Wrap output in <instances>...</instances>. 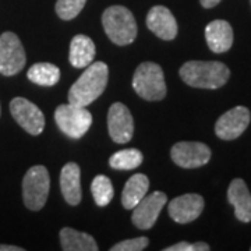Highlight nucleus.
Returning a JSON list of instances; mask_svg holds the SVG:
<instances>
[{"label": "nucleus", "instance_id": "nucleus-5", "mask_svg": "<svg viewBox=\"0 0 251 251\" xmlns=\"http://www.w3.org/2000/svg\"><path fill=\"white\" fill-rule=\"evenodd\" d=\"M50 187L49 172L45 166L38 165L29 168L23 179L24 204L31 211H39L45 205Z\"/></svg>", "mask_w": 251, "mask_h": 251}, {"label": "nucleus", "instance_id": "nucleus-14", "mask_svg": "<svg viewBox=\"0 0 251 251\" xmlns=\"http://www.w3.org/2000/svg\"><path fill=\"white\" fill-rule=\"evenodd\" d=\"M147 27L158 38L163 41H172L177 35V23L171 10L165 6H155L148 11Z\"/></svg>", "mask_w": 251, "mask_h": 251}, {"label": "nucleus", "instance_id": "nucleus-21", "mask_svg": "<svg viewBox=\"0 0 251 251\" xmlns=\"http://www.w3.org/2000/svg\"><path fill=\"white\" fill-rule=\"evenodd\" d=\"M28 80L41 87H53L60 80V70L52 63H36L29 67Z\"/></svg>", "mask_w": 251, "mask_h": 251}, {"label": "nucleus", "instance_id": "nucleus-23", "mask_svg": "<svg viewBox=\"0 0 251 251\" xmlns=\"http://www.w3.org/2000/svg\"><path fill=\"white\" fill-rule=\"evenodd\" d=\"M91 191H92V196H94L97 205L99 206L108 205L109 202L112 201V198H113V194H115L112 181L103 175H98L95 179L92 180Z\"/></svg>", "mask_w": 251, "mask_h": 251}, {"label": "nucleus", "instance_id": "nucleus-8", "mask_svg": "<svg viewBox=\"0 0 251 251\" xmlns=\"http://www.w3.org/2000/svg\"><path fill=\"white\" fill-rule=\"evenodd\" d=\"M11 116L27 133L39 135L45 128V116L35 103L25 98H14L10 102Z\"/></svg>", "mask_w": 251, "mask_h": 251}, {"label": "nucleus", "instance_id": "nucleus-20", "mask_svg": "<svg viewBox=\"0 0 251 251\" xmlns=\"http://www.w3.org/2000/svg\"><path fill=\"white\" fill-rule=\"evenodd\" d=\"M60 242L64 251H97L98 244L88 233L78 232L72 227H63L60 230Z\"/></svg>", "mask_w": 251, "mask_h": 251}, {"label": "nucleus", "instance_id": "nucleus-28", "mask_svg": "<svg viewBox=\"0 0 251 251\" xmlns=\"http://www.w3.org/2000/svg\"><path fill=\"white\" fill-rule=\"evenodd\" d=\"M0 251H24V249L17 246H7V244H0Z\"/></svg>", "mask_w": 251, "mask_h": 251}, {"label": "nucleus", "instance_id": "nucleus-26", "mask_svg": "<svg viewBox=\"0 0 251 251\" xmlns=\"http://www.w3.org/2000/svg\"><path fill=\"white\" fill-rule=\"evenodd\" d=\"M165 251H196V244L187 242H180L173 244L171 247H166Z\"/></svg>", "mask_w": 251, "mask_h": 251}, {"label": "nucleus", "instance_id": "nucleus-11", "mask_svg": "<svg viewBox=\"0 0 251 251\" xmlns=\"http://www.w3.org/2000/svg\"><path fill=\"white\" fill-rule=\"evenodd\" d=\"M250 110L246 106L230 109L218 119L215 125L216 135L225 141L236 140L246 131L250 125Z\"/></svg>", "mask_w": 251, "mask_h": 251}, {"label": "nucleus", "instance_id": "nucleus-24", "mask_svg": "<svg viewBox=\"0 0 251 251\" xmlns=\"http://www.w3.org/2000/svg\"><path fill=\"white\" fill-rule=\"evenodd\" d=\"M85 3H87V0H57L56 1V14L64 21L73 20L80 14Z\"/></svg>", "mask_w": 251, "mask_h": 251}, {"label": "nucleus", "instance_id": "nucleus-15", "mask_svg": "<svg viewBox=\"0 0 251 251\" xmlns=\"http://www.w3.org/2000/svg\"><path fill=\"white\" fill-rule=\"evenodd\" d=\"M208 48L214 53H225L233 45V29L225 20H214L205 28Z\"/></svg>", "mask_w": 251, "mask_h": 251}, {"label": "nucleus", "instance_id": "nucleus-22", "mask_svg": "<svg viewBox=\"0 0 251 251\" xmlns=\"http://www.w3.org/2000/svg\"><path fill=\"white\" fill-rule=\"evenodd\" d=\"M143 163V153L135 148H127L115 152L109 158L110 168L117 171H131Z\"/></svg>", "mask_w": 251, "mask_h": 251}, {"label": "nucleus", "instance_id": "nucleus-3", "mask_svg": "<svg viewBox=\"0 0 251 251\" xmlns=\"http://www.w3.org/2000/svg\"><path fill=\"white\" fill-rule=\"evenodd\" d=\"M102 24L106 35L115 45H130L137 38L134 16L123 6H110L105 10L102 14Z\"/></svg>", "mask_w": 251, "mask_h": 251}, {"label": "nucleus", "instance_id": "nucleus-2", "mask_svg": "<svg viewBox=\"0 0 251 251\" xmlns=\"http://www.w3.org/2000/svg\"><path fill=\"white\" fill-rule=\"evenodd\" d=\"M180 77L190 87L202 90H216L224 87L230 77L226 64L221 62L191 60L180 67Z\"/></svg>", "mask_w": 251, "mask_h": 251}, {"label": "nucleus", "instance_id": "nucleus-7", "mask_svg": "<svg viewBox=\"0 0 251 251\" xmlns=\"http://www.w3.org/2000/svg\"><path fill=\"white\" fill-rule=\"evenodd\" d=\"M27 57L20 38L13 32L0 35V74L11 77L23 70Z\"/></svg>", "mask_w": 251, "mask_h": 251}, {"label": "nucleus", "instance_id": "nucleus-29", "mask_svg": "<svg viewBox=\"0 0 251 251\" xmlns=\"http://www.w3.org/2000/svg\"><path fill=\"white\" fill-rule=\"evenodd\" d=\"M250 3H251V0H250Z\"/></svg>", "mask_w": 251, "mask_h": 251}, {"label": "nucleus", "instance_id": "nucleus-25", "mask_svg": "<svg viewBox=\"0 0 251 251\" xmlns=\"http://www.w3.org/2000/svg\"><path fill=\"white\" fill-rule=\"evenodd\" d=\"M150 244L148 237H135V239H128L125 242L116 243L110 250L112 251H141L147 249Z\"/></svg>", "mask_w": 251, "mask_h": 251}, {"label": "nucleus", "instance_id": "nucleus-18", "mask_svg": "<svg viewBox=\"0 0 251 251\" xmlns=\"http://www.w3.org/2000/svg\"><path fill=\"white\" fill-rule=\"evenodd\" d=\"M95 57V44L90 36L75 35L70 44V63L75 69H82L90 66Z\"/></svg>", "mask_w": 251, "mask_h": 251}, {"label": "nucleus", "instance_id": "nucleus-12", "mask_svg": "<svg viewBox=\"0 0 251 251\" xmlns=\"http://www.w3.org/2000/svg\"><path fill=\"white\" fill-rule=\"evenodd\" d=\"M108 128L110 138L117 144L128 143L134 133V120L128 108L116 102L108 112Z\"/></svg>", "mask_w": 251, "mask_h": 251}, {"label": "nucleus", "instance_id": "nucleus-1", "mask_svg": "<svg viewBox=\"0 0 251 251\" xmlns=\"http://www.w3.org/2000/svg\"><path fill=\"white\" fill-rule=\"evenodd\" d=\"M109 77L108 66L103 62L91 63L69 91V102L88 106L103 94Z\"/></svg>", "mask_w": 251, "mask_h": 251}, {"label": "nucleus", "instance_id": "nucleus-27", "mask_svg": "<svg viewBox=\"0 0 251 251\" xmlns=\"http://www.w3.org/2000/svg\"><path fill=\"white\" fill-rule=\"evenodd\" d=\"M221 1L222 0H200L201 6L205 7V9H212V7H215L216 4H219Z\"/></svg>", "mask_w": 251, "mask_h": 251}, {"label": "nucleus", "instance_id": "nucleus-10", "mask_svg": "<svg viewBox=\"0 0 251 251\" xmlns=\"http://www.w3.org/2000/svg\"><path fill=\"white\" fill-rule=\"evenodd\" d=\"M166 201H168V197L162 191H153L151 194L145 196L133 208V215H131L133 224L141 230L151 229L156 222Z\"/></svg>", "mask_w": 251, "mask_h": 251}, {"label": "nucleus", "instance_id": "nucleus-16", "mask_svg": "<svg viewBox=\"0 0 251 251\" xmlns=\"http://www.w3.org/2000/svg\"><path fill=\"white\" fill-rule=\"evenodd\" d=\"M227 200L234 206V215L243 222H251V194L246 181L234 179L227 188Z\"/></svg>", "mask_w": 251, "mask_h": 251}, {"label": "nucleus", "instance_id": "nucleus-4", "mask_svg": "<svg viewBox=\"0 0 251 251\" xmlns=\"http://www.w3.org/2000/svg\"><path fill=\"white\" fill-rule=\"evenodd\" d=\"M133 88L145 100H161L166 95V82L161 66L152 62L141 63L133 77Z\"/></svg>", "mask_w": 251, "mask_h": 251}, {"label": "nucleus", "instance_id": "nucleus-13", "mask_svg": "<svg viewBox=\"0 0 251 251\" xmlns=\"http://www.w3.org/2000/svg\"><path fill=\"white\" fill-rule=\"evenodd\" d=\"M204 198L200 194H183L173 198L169 204V216L177 224H190L204 211Z\"/></svg>", "mask_w": 251, "mask_h": 251}, {"label": "nucleus", "instance_id": "nucleus-19", "mask_svg": "<svg viewBox=\"0 0 251 251\" xmlns=\"http://www.w3.org/2000/svg\"><path fill=\"white\" fill-rule=\"evenodd\" d=\"M150 188V180L143 173H137L131 176L126 183L125 190L122 193V204L126 209H133L143 200Z\"/></svg>", "mask_w": 251, "mask_h": 251}, {"label": "nucleus", "instance_id": "nucleus-17", "mask_svg": "<svg viewBox=\"0 0 251 251\" xmlns=\"http://www.w3.org/2000/svg\"><path fill=\"white\" fill-rule=\"evenodd\" d=\"M60 190L66 202L77 205L81 201V172L77 163L69 162L63 166L60 173Z\"/></svg>", "mask_w": 251, "mask_h": 251}, {"label": "nucleus", "instance_id": "nucleus-6", "mask_svg": "<svg viewBox=\"0 0 251 251\" xmlns=\"http://www.w3.org/2000/svg\"><path fill=\"white\" fill-rule=\"evenodd\" d=\"M54 120L59 128L70 138H81L90 130L92 115L90 110L74 103H64L54 110Z\"/></svg>", "mask_w": 251, "mask_h": 251}, {"label": "nucleus", "instance_id": "nucleus-9", "mask_svg": "<svg viewBox=\"0 0 251 251\" xmlns=\"http://www.w3.org/2000/svg\"><path fill=\"white\" fill-rule=\"evenodd\" d=\"M173 162L184 169H196L206 165L211 159V150L202 143L181 141L173 145L171 151Z\"/></svg>", "mask_w": 251, "mask_h": 251}]
</instances>
